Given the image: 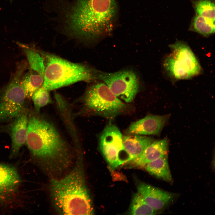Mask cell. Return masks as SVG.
Masks as SVG:
<instances>
[{
  "label": "cell",
  "instance_id": "obj_17",
  "mask_svg": "<svg viewBox=\"0 0 215 215\" xmlns=\"http://www.w3.org/2000/svg\"><path fill=\"white\" fill-rule=\"evenodd\" d=\"M44 80V76L31 69L23 75L20 83L26 98H31L34 93L42 86Z\"/></svg>",
  "mask_w": 215,
  "mask_h": 215
},
{
  "label": "cell",
  "instance_id": "obj_2",
  "mask_svg": "<svg viewBox=\"0 0 215 215\" xmlns=\"http://www.w3.org/2000/svg\"><path fill=\"white\" fill-rule=\"evenodd\" d=\"M26 143L34 162L50 176L59 174L72 163L67 143L52 123L39 116H28Z\"/></svg>",
  "mask_w": 215,
  "mask_h": 215
},
{
  "label": "cell",
  "instance_id": "obj_18",
  "mask_svg": "<svg viewBox=\"0 0 215 215\" xmlns=\"http://www.w3.org/2000/svg\"><path fill=\"white\" fill-rule=\"evenodd\" d=\"M215 21L196 15L192 22L190 29L205 37L215 33Z\"/></svg>",
  "mask_w": 215,
  "mask_h": 215
},
{
  "label": "cell",
  "instance_id": "obj_23",
  "mask_svg": "<svg viewBox=\"0 0 215 215\" xmlns=\"http://www.w3.org/2000/svg\"></svg>",
  "mask_w": 215,
  "mask_h": 215
},
{
  "label": "cell",
  "instance_id": "obj_6",
  "mask_svg": "<svg viewBox=\"0 0 215 215\" xmlns=\"http://www.w3.org/2000/svg\"><path fill=\"white\" fill-rule=\"evenodd\" d=\"M82 108L88 113L113 117L123 111L126 105L104 83L94 84L86 90L82 98Z\"/></svg>",
  "mask_w": 215,
  "mask_h": 215
},
{
  "label": "cell",
  "instance_id": "obj_22",
  "mask_svg": "<svg viewBox=\"0 0 215 215\" xmlns=\"http://www.w3.org/2000/svg\"><path fill=\"white\" fill-rule=\"evenodd\" d=\"M49 91L42 86L33 93L31 98L37 113L41 108L51 103V100Z\"/></svg>",
  "mask_w": 215,
  "mask_h": 215
},
{
  "label": "cell",
  "instance_id": "obj_21",
  "mask_svg": "<svg viewBox=\"0 0 215 215\" xmlns=\"http://www.w3.org/2000/svg\"><path fill=\"white\" fill-rule=\"evenodd\" d=\"M194 7L197 15L215 21V4L210 0L194 1Z\"/></svg>",
  "mask_w": 215,
  "mask_h": 215
},
{
  "label": "cell",
  "instance_id": "obj_14",
  "mask_svg": "<svg viewBox=\"0 0 215 215\" xmlns=\"http://www.w3.org/2000/svg\"><path fill=\"white\" fill-rule=\"evenodd\" d=\"M153 140L151 138L139 135H131L122 137L124 149L128 155V161L136 159Z\"/></svg>",
  "mask_w": 215,
  "mask_h": 215
},
{
  "label": "cell",
  "instance_id": "obj_3",
  "mask_svg": "<svg viewBox=\"0 0 215 215\" xmlns=\"http://www.w3.org/2000/svg\"><path fill=\"white\" fill-rule=\"evenodd\" d=\"M81 154L76 164L61 179H51L50 194L53 205L63 215H92L94 210L86 185Z\"/></svg>",
  "mask_w": 215,
  "mask_h": 215
},
{
  "label": "cell",
  "instance_id": "obj_11",
  "mask_svg": "<svg viewBox=\"0 0 215 215\" xmlns=\"http://www.w3.org/2000/svg\"><path fill=\"white\" fill-rule=\"evenodd\" d=\"M28 115V110L25 108L8 126V131L12 142L10 158L16 156L21 148L26 143Z\"/></svg>",
  "mask_w": 215,
  "mask_h": 215
},
{
  "label": "cell",
  "instance_id": "obj_13",
  "mask_svg": "<svg viewBox=\"0 0 215 215\" xmlns=\"http://www.w3.org/2000/svg\"><path fill=\"white\" fill-rule=\"evenodd\" d=\"M137 188L138 193L146 203L155 210L164 208L174 196L172 193L143 183H139Z\"/></svg>",
  "mask_w": 215,
  "mask_h": 215
},
{
  "label": "cell",
  "instance_id": "obj_4",
  "mask_svg": "<svg viewBox=\"0 0 215 215\" xmlns=\"http://www.w3.org/2000/svg\"><path fill=\"white\" fill-rule=\"evenodd\" d=\"M41 53L45 67L42 86L49 91L79 82H89L97 79L96 69L52 54Z\"/></svg>",
  "mask_w": 215,
  "mask_h": 215
},
{
  "label": "cell",
  "instance_id": "obj_20",
  "mask_svg": "<svg viewBox=\"0 0 215 215\" xmlns=\"http://www.w3.org/2000/svg\"><path fill=\"white\" fill-rule=\"evenodd\" d=\"M23 48L28 60L30 69L44 76L45 67L44 58L42 55L29 47Z\"/></svg>",
  "mask_w": 215,
  "mask_h": 215
},
{
  "label": "cell",
  "instance_id": "obj_10",
  "mask_svg": "<svg viewBox=\"0 0 215 215\" xmlns=\"http://www.w3.org/2000/svg\"><path fill=\"white\" fill-rule=\"evenodd\" d=\"M21 184L16 168L0 163V207L10 206L17 201Z\"/></svg>",
  "mask_w": 215,
  "mask_h": 215
},
{
  "label": "cell",
  "instance_id": "obj_9",
  "mask_svg": "<svg viewBox=\"0 0 215 215\" xmlns=\"http://www.w3.org/2000/svg\"><path fill=\"white\" fill-rule=\"evenodd\" d=\"M99 146L112 169H114L124 163L121 158L122 153L125 152L122 136L119 130L115 125L110 124L105 127L100 137Z\"/></svg>",
  "mask_w": 215,
  "mask_h": 215
},
{
  "label": "cell",
  "instance_id": "obj_1",
  "mask_svg": "<svg viewBox=\"0 0 215 215\" xmlns=\"http://www.w3.org/2000/svg\"><path fill=\"white\" fill-rule=\"evenodd\" d=\"M51 4L62 32L83 42L110 32L117 10L115 0H52Z\"/></svg>",
  "mask_w": 215,
  "mask_h": 215
},
{
  "label": "cell",
  "instance_id": "obj_19",
  "mask_svg": "<svg viewBox=\"0 0 215 215\" xmlns=\"http://www.w3.org/2000/svg\"><path fill=\"white\" fill-rule=\"evenodd\" d=\"M132 215H153L155 210L149 206L138 193L133 198L129 211Z\"/></svg>",
  "mask_w": 215,
  "mask_h": 215
},
{
  "label": "cell",
  "instance_id": "obj_8",
  "mask_svg": "<svg viewBox=\"0 0 215 215\" xmlns=\"http://www.w3.org/2000/svg\"><path fill=\"white\" fill-rule=\"evenodd\" d=\"M97 78L103 81L113 93L127 103L133 100L139 87L138 78L131 70H123L113 73L97 70Z\"/></svg>",
  "mask_w": 215,
  "mask_h": 215
},
{
  "label": "cell",
  "instance_id": "obj_12",
  "mask_svg": "<svg viewBox=\"0 0 215 215\" xmlns=\"http://www.w3.org/2000/svg\"><path fill=\"white\" fill-rule=\"evenodd\" d=\"M170 115L159 116L150 114L129 126L127 132L130 135H158L167 124Z\"/></svg>",
  "mask_w": 215,
  "mask_h": 215
},
{
  "label": "cell",
  "instance_id": "obj_15",
  "mask_svg": "<svg viewBox=\"0 0 215 215\" xmlns=\"http://www.w3.org/2000/svg\"><path fill=\"white\" fill-rule=\"evenodd\" d=\"M168 146V141L167 138L153 141L134 161L137 165H145L166 155Z\"/></svg>",
  "mask_w": 215,
  "mask_h": 215
},
{
  "label": "cell",
  "instance_id": "obj_5",
  "mask_svg": "<svg viewBox=\"0 0 215 215\" xmlns=\"http://www.w3.org/2000/svg\"><path fill=\"white\" fill-rule=\"evenodd\" d=\"M169 47L171 52L165 58L163 65L170 77L176 80L188 79L200 73V64L186 43L178 41Z\"/></svg>",
  "mask_w": 215,
  "mask_h": 215
},
{
  "label": "cell",
  "instance_id": "obj_7",
  "mask_svg": "<svg viewBox=\"0 0 215 215\" xmlns=\"http://www.w3.org/2000/svg\"><path fill=\"white\" fill-rule=\"evenodd\" d=\"M26 67L24 63L19 64L11 81L0 92V122L13 120L25 109L20 81Z\"/></svg>",
  "mask_w": 215,
  "mask_h": 215
},
{
  "label": "cell",
  "instance_id": "obj_16",
  "mask_svg": "<svg viewBox=\"0 0 215 215\" xmlns=\"http://www.w3.org/2000/svg\"><path fill=\"white\" fill-rule=\"evenodd\" d=\"M145 165L146 170L150 174L166 182L172 181L167 154Z\"/></svg>",
  "mask_w": 215,
  "mask_h": 215
}]
</instances>
